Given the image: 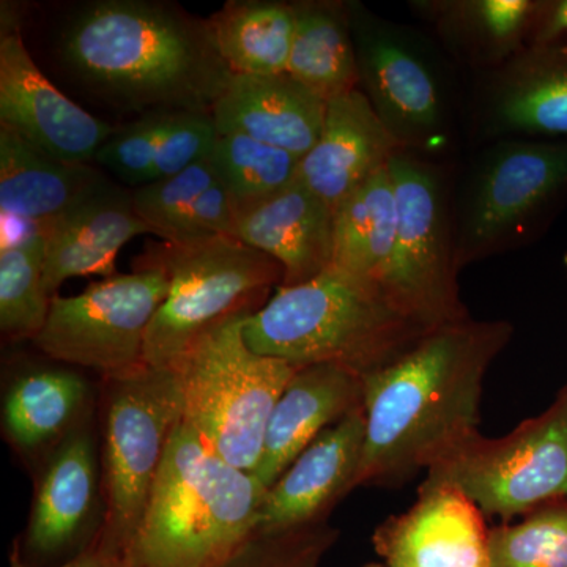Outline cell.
I'll list each match as a JSON object with an SVG mask.
<instances>
[{
	"label": "cell",
	"instance_id": "1",
	"mask_svg": "<svg viewBox=\"0 0 567 567\" xmlns=\"http://www.w3.org/2000/svg\"><path fill=\"white\" fill-rule=\"evenodd\" d=\"M507 320H458L361 377L365 434L357 487L402 486L480 432L484 379L513 339Z\"/></svg>",
	"mask_w": 567,
	"mask_h": 567
},
{
	"label": "cell",
	"instance_id": "2",
	"mask_svg": "<svg viewBox=\"0 0 567 567\" xmlns=\"http://www.w3.org/2000/svg\"><path fill=\"white\" fill-rule=\"evenodd\" d=\"M59 55L85 91L140 117L212 112L234 76L208 20L151 0L78 7L63 24Z\"/></svg>",
	"mask_w": 567,
	"mask_h": 567
},
{
	"label": "cell",
	"instance_id": "3",
	"mask_svg": "<svg viewBox=\"0 0 567 567\" xmlns=\"http://www.w3.org/2000/svg\"><path fill=\"white\" fill-rule=\"evenodd\" d=\"M429 331L380 287L333 265L308 282L278 287L244 327L254 353L295 368L341 365L361 377L393 363Z\"/></svg>",
	"mask_w": 567,
	"mask_h": 567
},
{
	"label": "cell",
	"instance_id": "4",
	"mask_svg": "<svg viewBox=\"0 0 567 567\" xmlns=\"http://www.w3.org/2000/svg\"><path fill=\"white\" fill-rule=\"evenodd\" d=\"M358 89L402 151L456 163L468 151L470 74L425 29L349 0Z\"/></svg>",
	"mask_w": 567,
	"mask_h": 567
},
{
	"label": "cell",
	"instance_id": "5",
	"mask_svg": "<svg viewBox=\"0 0 567 567\" xmlns=\"http://www.w3.org/2000/svg\"><path fill=\"white\" fill-rule=\"evenodd\" d=\"M267 492L252 473L213 453L182 420L134 537L130 565H221L256 533Z\"/></svg>",
	"mask_w": 567,
	"mask_h": 567
},
{
	"label": "cell",
	"instance_id": "6",
	"mask_svg": "<svg viewBox=\"0 0 567 567\" xmlns=\"http://www.w3.org/2000/svg\"><path fill=\"white\" fill-rule=\"evenodd\" d=\"M566 200L567 141L503 140L470 148L454 164L458 268L535 244Z\"/></svg>",
	"mask_w": 567,
	"mask_h": 567
},
{
	"label": "cell",
	"instance_id": "7",
	"mask_svg": "<svg viewBox=\"0 0 567 567\" xmlns=\"http://www.w3.org/2000/svg\"><path fill=\"white\" fill-rule=\"evenodd\" d=\"M238 315L212 328L171 371L183 399V421L227 464L254 473L268 421L298 368L254 353Z\"/></svg>",
	"mask_w": 567,
	"mask_h": 567
},
{
	"label": "cell",
	"instance_id": "8",
	"mask_svg": "<svg viewBox=\"0 0 567 567\" xmlns=\"http://www.w3.org/2000/svg\"><path fill=\"white\" fill-rule=\"evenodd\" d=\"M96 402L104 522L92 546L128 561L167 445L183 420L181 385L171 369L147 364L102 377Z\"/></svg>",
	"mask_w": 567,
	"mask_h": 567
},
{
	"label": "cell",
	"instance_id": "9",
	"mask_svg": "<svg viewBox=\"0 0 567 567\" xmlns=\"http://www.w3.org/2000/svg\"><path fill=\"white\" fill-rule=\"evenodd\" d=\"M137 260L163 268L171 284L145 339V363L152 368L169 369L212 328L259 311L284 282L281 265L229 235L152 246Z\"/></svg>",
	"mask_w": 567,
	"mask_h": 567
},
{
	"label": "cell",
	"instance_id": "10",
	"mask_svg": "<svg viewBox=\"0 0 567 567\" xmlns=\"http://www.w3.org/2000/svg\"><path fill=\"white\" fill-rule=\"evenodd\" d=\"M454 164L405 151L390 162L398 235L383 292L425 330L470 317L457 279Z\"/></svg>",
	"mask_w": 567,
	"mask_h": 567
},
{
	"label": "cell",
	"instance_id": "11",
	"mask_svg": "<svg viewBox=\"0 0 567 567\" xmlns=\"http://www.w3.org/2000/svg\"><path fill=\"white\" fill-rule=\"evenodd\" d=\"M424 483L456 488L484 514L507 522L567 499V386L543 415L513 434L477 432L429 468Z\"/></svg>",
	"mask_w": 567,
	"mask_h": 567
},
{
	"label": "cell",
	"instance_id": "12",
	"mask_svg": "<svg viewBox=\"0 0 567 567\" xmlns=\"http://www.w3.org/2000/svg\"><path fill=\"white\" fill-rule=\"evenodd\" d=\"M169 289L163 268L137 260L133 274L103 278L74 297H52L33 344L52 361L102 377L137 371L147 365L145 339Z\"/></svg>",
	"mask_w": 567,
	"mask_h": 567
},
{
	"label": "cell",
	"instance_id": "13",
	"mask_svg": "<svg viewBox=\"0 0 567 567\" xmlns=\"http://www.w3.org/2000/svg\"><path fill=\"white\" fill-rule=\"evenodd\" d=\"M95 424L89 417L40 465L28 528L13 544L29 567L65 565L102 532V451Z\"/></svg>",
	"mask_w": 567,
	"mask_h": 567
},
{
	"label": "cell",
	"instance_id": "14",
	"mask_svg": "<svg viewBox=\"0 0 567 567\" xmlns=\"http://www.w3.org/2000/svg\"><path fill=\"white\" fill-rule=\"evenodd\" d=\"M503 140L567 141L565 41L529 44L503 65L470 74L468 151Z\"/></svg>",
	"mask_w": 567,
	"mask_h": 567
},
{
	"label": "cell",
	"instance_id": "15",
	"mask_svg": "<svg viewBox=\"0 0 567 567\" xmlns=\"http://www.w3.org/2000/svg\"><path fill=\"white\" fill-rule=\"evenodd\" d=\"M0 126L69 163L92 164L115 126L59 91L37 66L17 24L2 18Z\"/></svg>",
	"mask_w": 567,
	"mask_h": 567
},
{
	"label": "cell",
	"instance_id": "16",
	"mask_svg": "<svg viewBox=\"0 0 567 567\" xmlns=\"http://www.w3.org/2000/svg\"><path fill=\"white\" fill-rule=\"evenodd\" d=\"M363 406L324 429L268 488L256 533H286L327 522L339 499L357 487L363 456Z\"/></svg>",
	"mask_w": 567,
	"mask_h": 567
},
{
	"label": "cell",
	"instance_id": "17",
	"mask_svg": "<svg viewBox=\"0 0 567 567\" xmlns=\"http://www.w3.org/2000/svg\"><path fill=\"white\" fill-rule=\"evenodd\" d=\"M484 514L456 488L423 483L415 505L375 529L385 567H488Z\"/></svg>",
	"mask_w": 567,
	"mask_h": 567
},
{
	"label": "cell",
	"instance_id": "18",
	"mask_svg": "<svg viewBox=\"0 0 567 567\" xmlns=\"http://www.w3.org/2000/svg\"><path fill=\"white\" fill-rule=\"evenodd\" d=\"M333 227V208L300 178L260 199L234 205L233 237L281 265V287L308 282L331 267Z\"/></svg>",
	"mask_w": 567,
	"mask_h": 567
},
{
	"label": "cell",
	"instance_id": "19",
	"mask_svg": "<svg viewBox=\"0 0 567 567\" xmlns=\"http://www.w3.org/2000/svg\"><path fill=\"white\" fill-rule=\"evenodd\" d=\"M398 142L360 89L327 103L322 133L298 167V178L333 208L390 166Z\"/></svg>",
	"mask_w": 567,
	"mask_h": 567
},
{
	"label": "cell",
	"instance_id": "20",
	"mask_svg": "<svg viewBox=\"0 0 567 567\" xmlns=\"http://www.w3.org/2000/svg\"><path fill=\"white\" fill-rule=\"evenodd\" d=\"M147 234L152 229L134 210L132 192L107 178L51 223L44 248V290L52 298L66 279L117 275L115 257L123 246Z\"/></svg>",
	"mask_w": 567,
	"mask_h": 567
},
{
	"label": "cell",
	"instance_id": "21",
	"mask_svg": "<svg viewBox=\"0 0 567 567\" xmlns=\"http://www.w3.org/2000/svg\"><path fill=\"white\" fill-rule=\"evenodd\" d=\"M540 0H412L410 11L466 73L496 69L535 40Z\"/></svg>",
	"mask_w": 567,
	"mask_h": 567
},
{
	"label": "cell",
	"instance_id": "22",
	"mask_svg": "<svg viewBox=\"0 0 567 567\" xmlns=\"http://www.w3.org/2000/svg\"><path fill=\"white\" fill-rule=\"evenodd\" d=\"M92 383L76 369L31 365L11 377L2 402V431L22 461L37 468L96 412Z\"/></svg>",
	"mask_w": 567,
	"mask_h": 567
},
{
	"label": "cell",
	"instance_id": "23",
	"mask_svg": "<svg viewBox=\"0 0 567 567\" xmlns=\"http://www.w3.org/2000/svg\"><path fill=\"white\" fill-rule=\"evenodd\" d=\"M361 406V375L334 364L298 368L268 421L252 475L270 488L324 429Z\"/></svg>",
	"mask_w": 567,
	"mask_h": 567
},
{
	"label": "cell",
	"instance_id": "24",
	"mask_svg": "<svg viewBox=\"0 0 567 567\" xmlns=\"http://www.w3.org/2000/svg\"><path fill=\"white\" fill-rule=\"evenodd\" d=\"M327 103L290 74L233 76L213 106L219 134L241 133L298 158L322 133Z\"/></svg>",
	"mask_w": 567,
	"mask_h": 567
},
{
	"label": "cell",
	"instance_id": "25",
	"mask_svg": "<svg viewBox=\"0 0 567 567\" xmlns=\"http://www.w3.org/2000/svg\"><path fill=\"white\" fill-rule=\"evenodd\" d=\"M107 178L93 164L62 162L0 126V213L52 223Z\"/></svg>",
	"mask_w": 567,
	"mask_h": 567
},
{
	"label": "cell",
	"instance_id": "26",
	"mask_svg": "<svg viewBox=\"0 0 567 567\" xmlns=\"http://www.w3.org/2000/svg\"><path fill=\"white\" fill-rule=\"evenodd\" d=\"M295 33L287 74L324 103L358 89L349 0L293 2Z\"/></svg>",
	"mask_w": 567,
	"mask_h": 567
},
{
	"label": "cell",
	"instance_id": "27",
	"mask_svg": "<svg viewBox=\"0 0 567 567\" xmlns=\"http://www.w3.org/2000/svg\"><path fill=\"white\" fill-rule=\"evenodd\" d=\"M398 235V199L390 166L334 210L333 267L383 290Z\"/></svg>",
	"mask_w": 567,
	"mask_h": 567
},
{
	"label": "cell",
	"instance_id": "28",
	"mask_svg": "<svg viewBox=\"0 0 567 567\" xmlns=\"http://www.w3.org/2000/svg\"><path fill=\"white\" fill-rule=\"evenodd\" d=\"M208 22L216 50L234 76L286 73L295 33L293 2L233 0Z\"/></svg>",
	"mask_w": 567,
	"mask_h": 567
},
{
	"label": "cell",
	"instance_id": "29",
	"mask_svg": "<svg viewBox=\"0 0 567 567\" xmlns=\"http://www.w3.org/2000/svg\"><path fill=\"white\" fill-rule=\"evenodd\" d=\"M234 205L279 192L298 178L301 158L241 133H218L210 153Z\"/></svg>",
	"mask_w": 567,
	"mask_h": 567
},
{
	"label": "cell",
	"instance_id": "30",
	"mask_svg": "<svg viewBox=\"0 0 567 567\" xmlns=\"http://www.w3.org/2000/svg\"><path fill=\"white\" fill-rule=\"evenodd\" d=\"M47 241L0 249V330L10 341L35 339L50 315L44 290Z\"/></svg>",
	"mask_w": 567,
	"mask_h": 567
},
{
	"label": "cell",
	"instance_id": "31",
	"mask_svg": "<svg viewBox=\"0 0 567 567\" xmlns=\"http://www.w3.org/2000/svg\"><path fill=\"white\" fill-rule=\"evenodd\" d=\"M488 567H567V499L488 529Z\"/></svg>",
	"mask_w": 567,
	"mask_h": 567
},
{
	"label": "cell",
	"instance_id": "32",
	"mask_svg": "<svg viewBox=\"0 0 567 567\" xmlns=\"http://www.w3.org/2000/svg\"><path fill=\"white\" fill-rule=\"evenodd\" d=\"M212 156L183 173L132 189L134 210L163 244L175 245L194 203L216 181Z\"/></svg>",
	"mask_w": 567,
	"mask_h": 567
},
{
	"label": "cell",
	"instance_id": "33",
	"mask_svg": "<svg viewBox=\"0 0 567 567\" xmlns=\"http://www.w3.org/2000/svg\"><path fill=\"white\" fill-rule=\"evenodd\" d=\"M338 532L327 522L286 533H254L216 567H319Z\"/></svg>",
	"mask_w": 567,
	"mask_h": 567
},
{
	"label": "cell",
	"instance_id": "34",
	"mask_svg": "<svg viewBox=\"0 0 567 567\" xmlns=\"http://www.w3.org/2000/svg\"><path fill=\"white\" fill-rule=\"evenodd\" d=\"M234 204L226 186L216 178L210 188L200 194L186 215L175 245H193L212 238L233 237Z\"/></svg>",
	"mask_w": 567,
	"mask_h": 567
},
{
	"label": "cell",
	"instance_id": "35",
	"mask_svg": "<svg viewBox=\"0 0 567 567\" xmlns=\"http://www.w3.org/2000/svg\"><path fill=\"white\" fill-rule=\"evenodd\" d=\"M567 33V0L544 2L533 43L563 40ZM532 43V44H533Z\"/></svg>",
	"mask_w": 567,
	"mask_h": 567
},
{
	"label": "cell",
	"instance_id": "36",
	"mask_svg": "<svg viewBox=\"0 0 567 567\" xmlns=\"http://www.w3.org/2000/svg\"><path fill=\"white\" fill-rule=\"evenodd\" d=\"M10 567H29L22 561L17 547L11 548ZM59 567H132L125 559L114 557V555L104 554L96 547H89L82 551L76 558L70 559L69 563Z\"/></svg>",
	"mask_w": 567,
	"mask_h": 567
},
{
	"label": "cell",
	"instance_id": "37",
	"mask_svg": "<svg viewBox=\"0 0 567 567\" xmlns=\"http://www.w3.org/2000/svg\"><path fill=\"white\" fill-rule=\"evenodd\" d=\"M363 567H385V565H382V563H369V565Z\"/></svg>",
	"mask_w": 567,
	"mask_h": 567
},
{
	"label": "cell",
	"instance_id": "38",
	"mask_svg": "<svg viewBox=\"0 0 567 567\" xmlns=\"http://www.w3.org/2000/svg\"><path fill=\"white\" fill-rule=\"evenodd\" d=\"M565 265H566V270H567V254L565 256Z\"/></svg>",
	"mask_w": 567,
	"mask_h": 567
}]
</instances>
